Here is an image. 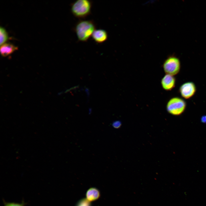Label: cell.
Instances as JSON below:
<instances>
[{"instance_id": "4", "label": "cell", "mask_w": 206, "mask_h": 206, "mask_svg": "<svg viewBox=\"0 0 206 206\" xmlns=\"http://www.w3.org/2000/svg\"><path fill=\"white\" fill-rule=\"evenodd\" d=\"M186 103L182 99L175 97L171 99L168 102L166 108L167 112L174 115L181 114L185 110Z\"/></svg>"}, {"instance_id": "9", "label": "cell", "mask_w": 206, "mask_h": 206, "mask_svg": "<svg viewBox=\"0 0 206 206\" xmlns=\"http://www.w3.org/2000/svg\"><path fill=\"white\" fill-rule=\"evenodd\" d=\"M18 49V47L9 43H4L1 45L0 52L1 55L6 57L11 54Z\"/></svg>"}, {"instance_id": "13", "label": "cell", "mask_w": 206, "mask_h": 206, "mask_svg": "<svg viewBox=\"0 0 206 206\" xmlns=\"http://www.w3.org/2000/svg\"><path fill=\"white\" fill-rule=\"evenodd\" d=\"M201 121L203 123H206V115H203L201 118Z\"/></svg>"}, {"instance_id": "7", "label": "cell", "mask_w": 206, "mask_h": 206, "mask_svg": "<svg viewBox=\"0 0 206 206\" xmlns=\"http://www.w3.org/2000/svg\"><path fill=\"white\" fill-rule=\"evenodd\" d=\"M92 39L96 43H102L108 39V34L106 30L102 29H96L92 36Z\"/></svg>"}, {"instance_id": "5", "label": "cell", "mask_w": 206, "mask_h": 206, "mask_svg": "<svg viewBox=\"0 0 206 206\" xmlns=\"http://www.w3.org/2000/svg\"><path fill=\"white\" fill-rule=\"evenodd\" d=\"M196 91L194 84L191 82L183 84L180 87L179 91L181 95L184 98L189 99L192 97Z\"/></svg>"}, {"instance_id": "8", "label": "cell", "mask_w": 206, "mask_h": 206, "mask_svg": "<svg viewBox=\"0 0 206 206\" xmlns=\"http://www.w3.org/2000/svg\"><path fill=\"white\" fill-rule=\"evenodd\" d=\"M100 197V191L95 187H91L89 188L86 193V198L90 202L96 201Z\"/></svg>"}, {"instance_id": "6", "label": "cell", "mask_w": 206, "mask_h": 206, "mask_svg": "<svg viewBox=\"0 0 206 206\" xmlns=\"http://www.w3.org/2000/svg\"><path fill=\"white\" fill-rule=\"evenodd\" d=\"M161 84L164 90L167 91L170 90L175 86V79L174 76L166 74L162 78Z\"/></svg>"}, {"instance_id": "3", "label": "cell", "mask_w": 206, "mask_h": 206, "mask_svg": "<svg viewBox=\"0 0 206 206\" xmlns=\"http://www.w3.org/2000/svg\"><path fill=\"white\" fill-rule=\"evenodd\" d=\"M163 67L166 74L175 75L180 70L181 63L179 59L174 55L170 56L164 62Z\"/></svg>"}, {"instance_id": "2", "label": "cell", "mask_w": 206, "mask_h": 206, "mask_svg": "<svg viewBox=\"0 0 206 206\" xmlns=\"http://www.w3.org/2000/svg\"><path fill=\"white\" fill-rule=\"evenodd\" d=\"M92 3L90 0L76 1L71 4V12L77 18L84 19L90 14Z\"/></svg>"}, {"instance_id": "10", "label": "cell", "mask_w": 206, "mask_h": 206, "mask_svg": "<svg viewBox=\"0 0 206 206\" xmlns=\"http://www.w3.org/2000/svg\"><path fill=\"white\" fill-rule=\"evenodd\" d=\"M8 38V35L6 30L4 28L1 27L0 28V46L4 43Z\"/></svg>"}, {"instance_id": "12", "label": "cell", "mask_w": 206, "mask_h": 206, "mask_svg": "<svg viewBox=\"0 0 206 206\" xmlns=\"http://www.w3.org/2000/svg\"><path fill=\"white\" fill-rule=\"evenodd\" d=\"M4 206H25L26 203L23 201L21 203L14 202H6L4 201Z\"/></svg>"}, {"instance_id": "1", "label": "cell", "mask_w": 206, "mask_h": 206, "mask_svg": "<svg viewBox=\"0 0 206 206\" xmlns=\"http://www.w3.org/2000/svg\"><path fill=\"white\" fill-rule=\"evenodd\" d=\"M96 26L91 20H80L76 24L74 30L79 41L85 42L92 37Z\"/></svg>"}, {"instance_id": "11", "label": "cell", "mask_w": 206, "mask_h": 206, "mask_svg": "<svg viewBox=\"0 0 206 206\" xmlns=\"http://www.w3.org/2000/svg\"><path fill=\"white\" fill-rule=\"evenodd\" d=\"M76 206H92V205L91 202L86 198H84L80 200L76 203Z\"/></svg>"}]
</instances>
